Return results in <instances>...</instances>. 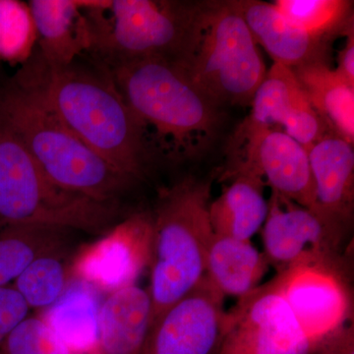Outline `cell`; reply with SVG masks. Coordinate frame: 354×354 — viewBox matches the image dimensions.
<instances>
[{
	"label": "cell",
	"instance_id": "7",
	"mask_svg": "<svg viewBox=\"0 0 354 354\" xmlns=\"http://www.w3.org/2000/svg\"><path fill=\"white\" fill-rule=\"evenodd\" d=\"M120 205L65 189L18 140L0 129V227L41 225L104 234L118 223Z\"/></svg>",
	"mask_w": 354,
	"mask_h": 354
},
{
	"label": "cell",
	"instance_id": "24",
	"mask_svg": "<svg viewBox=\"0 0 354 354\" xmlns=\"http://www.w3.org/2000/svg\"><path fill=\"white\" fill-rule=\"evenodd\" d=\"M353 1L346 0H278L274 4L299 29L332 39L353 29Z\"/></svg>",
	"mask_w": 354,
	"mask_h": 354
},
{
	"label": "cell",
	"instance_id": "11",
	"mask_svg": "<svg viewBox=\"0 0 354 354\" xmlns=\"http://www.w3.org/2000/svg\"><path fill=\"white\" fill-rule=\"evenodd\" d=\"M227 319L225 297L204 274L150 326L140 354H216Z\"/></svg>",
	"mask_w": 354,
	"mask_h": 354
},
{
	"label": "cell",
	"instance_id": "2",
	"mask_svg": "<svg viewBox=\"0 0 354 354\" xmlns=\"http://www.w3.org/2000/svg\"><path fill=\"white\" fill-rule=\"evenodd\" d=\"M142 128L151 156L187 160L208 152L223 108L171 60L145 58L104 66Z\"/></svg>",
	"mask_w": 354,
	"mask_h": 354
},
{
	"label": "cell",
	"instance_id": "5",
	"mask_svg": "<svg viewBox=\"0 0 354 354\" xmlns=\"http://www.w3.org/2000/svg\"><path fill=\"white\" fill-rule=\"evenodd\" d=\"M201 2L165 0L87 1L88 48L104 66L162 58L181 64L189 48Z\"/></svg>",
	"mask_w": 354,
	"mask_h": 354
},
{
	"label": "cell",
	"instance_id": "8",
	"mask_svg": "<svg viewBox=\"0 0 354 354\" xmlns=\"http://www.w3.org/2000/svg\"><path fill=\"white\" fill-rule=\"evenodd\" d=\"M317 346L297 322L274 279L227 311L216 354H314Z\"/></svg>",
	"mask_w": 354,
	"mask_h": 354
},
{
	"label": "cell",
	"instance_id": "16",
	"mask_svg": "<svg viewBox=\"0 0 354 354\" xmlns=\"http://www.w3.org/2000/svg\"><path fill=\"white\" fill-rule=\"evenodd\" d=\"M237 9L258 46L274 64L290 69L314 62H326L330 39L313 36L286 19L274 3L235 0Z\"/></svg>",
	"mask_w": 354,
	"mask_h": 354
},
{
	"label": "cell",
	"instance_id": "10",
	"mask_svg": "<svg viewBox=\"0 0 354 354\" xmlns=\"http://www.w3.org/2000/svg\"><path fill=\"white\" fill-rule=\"evenodd\" d=\"M230 176L249 171L269 184L272 192L304 208L316 209L315 184L308 151L278 128H266L228 145Z\"/></svg>",
	"mask_w": 354,
	"mask_h": 354
},
{
	"label": "cell",
	"instance_id": "4",
	"mask_svg": "<svg viewBox=\"0 0 354 354\" xmlns=\"http://www.w3.org/2000/svg\"><path fill=\"white\" fill-rule=\"evenodd\" d=\"M209 204L211 183L193 176L160 195L152 213L150 326L204 277L214 237Z\"/></svg>",
	"mask_w": 354,
	"mask_h": 354
},
{
	"label": "cell",
	"instance_id": "23",
	"mask_svg": "<svg viewBox=\"0 0 354 354\" xmlns=\"http://www.w3.org/2000/svg\"><path fill=\"white\" fill-rule=\"evenodd\" d=\"M70 230L41 225H11L0 227V286H8L37 258L60 255Z\"/></svg>",
	"mask_w": 354,
	"mask_h": 354
},
{
	"label": "cell",
	"instance_id": "15",
	"mask_svg": "<svg viewBox=\"0 0 354 354\" xmlns=\"http://www.w3.org/2000/svg\"><path fill=\"white\" fill-rule=\"evenodd\" d=\"M308 156L315 184V211L346 232L354 204L353 144L330 133L309 149Z\"/></svg>",
	"mask_w": 354,
	"mask_h": 354
},
{
	"label": "cell",
	"instance_id": "28",
	"mask_svg": "<svg viewBox=\"0 0 354 354\" xmlns=\"http://www.w3.org/2000/svg\"><path fill=\"white\" fill-rule=\"evenodd\" d=\"M346 41L342 50L337 57V67L335 71L346 79L348 82L354 85V32L351 30L346 35Z\"/></svg>",
	"mask_w": 354,
	"mask_h": 354
},
{
	"label": "cell",
	"instance_id": "3",
	"mask_svg": "<svg viewBox=\"0 0 354 354\" xmlns=\"http://www.w3.org/2000/svg\"><path fill=\"white\" fill-rule=\"evenodd\" d=\"M0 129L18 140L65 189L118 204L137 183L86 146L20 71L0 83Z\"/></svg>",
	"mask_w": 354,
	"mask_h": 354
},
{
	"label": "cell",
	"instance_id": "27",
	"mask_svg": "<svg viewBox=\"0 0 354 354\" xmlns=\"http://www.w3.org/2000/svg\"><path fill=\"white\" fill-rule=\"evenodd\" d=\"M29 305L13 286H0V342L27 319Z\"/></svg>",
	"mask_w": 354,
	"mask_h": 354
},
{
	"label": "cell",
	"instance_id": "26",
	"mask_svg": "<svg viewBox=\"0 0 354 354\" xmlns=\"http://www.w3.org/2000/svg\"><path fill=\"white\" fill-rule=\"evenodd\" d=\"M0 354H70L41 318H27L0 342Z\"/></svg>",
	"mask_w": 354,
	"mask_h": 354
},
{
	"label": "cell",
	"instance_id": "13",
	"mask_svg": "<svg viewBox=\"0 0 354 354\" xmlns=\"http://www.w3.org/2000/svg\"><path fill=\"white\" fill-rule=\"evenodd\" d=\"M276 281L297 322L315 344L346 326L351 302L335 268L299 263L279 272Z\"/></svg>",
	"mask_w": 354,
	"mask_h": 354
},
{
	"label": "cell",
	"instance_id": "12",
	"mask_svg": "<svg viewBox=\"0 0 354 354\" xmlns=\"http://www.w3.org/2000/svg\"><path fill=\"white\" fill-rule=\"evenodd\" d=\"M263 230L266 259L281 271L299 263L337 268L333 255L344 232L320 213L272 192Z\"/></svg>",
	"mask_w": 354,
	"mask_h": 354
},
{
	"label": "cell",
	"instance_id": "20",
	"mask_svg": "<svg viewBox=\"0 0 354 354\" xmlns=\"http://www.w3.org/2000/svg\"><path fill=\"white\" fill-rule=\"evenodd\" d=\"M312 108L330 132L354 142V85L327 62H314L292 69Z\"/></svg>",
	"mask_w": 354,
	"mask_h": 354
},
{
	"label": "cell",
	"instance_id": "1",
	"mask_svg": "<svg viewBox=\"0 0 354 354\" xmlns=\"http://www.w3.org/2000/svg\"><path fill=\"white\" fill-rule=\"evenodd\" d=\"M80 57L51 65L36 53L19 71L86 146L138 181L152 160L142 128L109 70Z\"/></svg>",
	"mask_w": 354,
	"mask_h": 354
},
{
	"label": "cell",
	"instance_id": "22",
	"mask_svg": "<svg viewBox=\"0 0 354 354\" xmlns=\"http://www.w3.org/2000/svg\"><path fill=\"white\" fill-rule=\"evenodd\" d=\"M100 307L92 288L75 281L41 318L70 354H99Z\"/></svg>",
	"mask_w": 354,
	"mask_h": 354
},
{
	"label": "cell",
	"instance_id": "17",
	"mask_svg": "<svg viewBox=\"0 0 354 354\" xmlns=\"http://www.w3.org/2000/svg\"><path fill=\"white\" fill-rule=\"evenodd\" d=\"M86 3L83 0H31L28 4L39 39V55L48 64H69L87 53Z\"/></svg>",
	"mask_w": 354,
	"mask_h": 354
},
{
	"label": "cell",
	"instance_id": "6",
	"mask_svg": "<svg viewBox=\"0 0 354 354\" xmlns=\"http://www.w3.org/2000/svg\"><path fill=\"white\" fill-rule=\"evenodd\" d=\"M178 64L221 108L251 106L268 71L235 0L201 2L189 48Z\"/></svg>",
	"mask_w": 354,
	"mask_h": 354
},
{
	"label": "cell",
	"instance_id": "18",
	"mask_svg": "<svg viewBox=\"0 0 354 354\" xmlns=\"http://www.w3.org/2000/svg\"><path fill=\"white\" fill-rule=\"evenodd\" d=\"M152 300L134 285L109 293L100 307L99 354H140L150 328Z\"/></svg>",
	"mask_w": 354,
	"mask_h": 354
},
{
	"label": "cell",
	"instance_id": "14",
	"mask_svg": "<svg viewBox=\"0 0 354 354\" xmlns=\"http://www.w3.org/2000/svg\"><path fill=\"white\" fill-rule=\"evenodd\" d=\"M250 114L239 125L232 139L243 138L266 128L281 131L306 149L330 134L304 94L292 69L274 64L256 91Z\"/></svg>",
	"mask_w": 354,
	"mask_h": 354
},
{
	"label": "cell",
	"instance_id": "19",
	"mask_svg": "<svg viewBox=\"0 0 354 354\" xmlns=\"http://www.w3.org/2000/svg\"><path fill=\"white\" fill-rule=\"evenodd\" d=\"M232 183L209 204L214 234L250 241L264 225L269 204L263 193L264 180L252 172L232 174Z\"/></svg>",
	"mask_w": 354,
	"mask_h": 354
},
{
	"label": "cell",
	"instance_id": "25",
	"mask_svg": "<svg viewBox=\"0 0 354 354\" xmlns=\"http://www.w3.org/2000/svg\"><path fill=\"white\" fill-rule=\"evenodd\" d=\"M60 255L41 256L16 279V288L30 308H48L59 299L66 290L68 270Z\"/></svg>",
	"mask_w": 354,
	"mask_h": 354
},
{
	"label": "cell",
	"instance_id": "21",
	"mask_svg": "<svg viewBox=\"0 0 354 354\" xmlns=\"http://www.w3.org/2000/svg\"><path fill=\"white\" fill-rule=\"evenodd\" d=\"M269 266L264 253L250 241L214 234L207 253L205 276L223 297L241 299L259 288Z\"/></svg>",
	"mask_w": 354,
	"mask_h": 354
},
{
	"label": "cell",
	"instance_id": "9",
	"mask_svg": "<svg viewBox=\"0 0 354 354\" xmlns=\"http://www.w3.org/2000/svg\"><path fill=\"white\" fill-rule=\"evenodd\" d=\"M152 244V213L133 214L77 253L68 279L109 293L136 285L144 269L150 267Z\"/></svg>",
	"mask_w": 354,
	"mask_h": 354
}]
</instances>
